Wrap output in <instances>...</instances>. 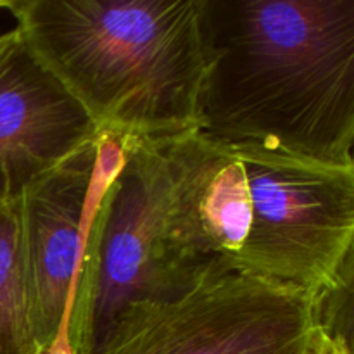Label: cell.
Returning a JSON list of instances; mask_svg holds the SVG:
<instances>
[{"instance_id": "cell-1", "label": "cell", "mask_w": 354, "mask_h": 354, "mask_svg": "<svg viewBox=\"0 0 354 354\" xmlns=\"http://www.w3.org/2000/svg\"><path fill=\"white\" fill-rule=\"evenodd\" d=\"M166 234L196 279L244 273L318 301L353 273L354 168L207 140L168 142Z\"/></svg>"}, {"instance_id": "cell-2", "label": "cell", "mask_w": 354, "mask_h": 354, "mask_svg": "<svg viewBox=\"0 0 354 354\" xmlns=\"http://www.w3.org/2000/svg\"><path fill=\"white\" fill-rule=\"evenodd\" d=\"M197 133L354 168V0H201Z\"/></svg>"}, {"instance_id": "cell-3", "label": "cell", "mask_w": 354, "mask_h": 354, "mask_svg": "<svg viewBox=\"0 0 354 354\" xmlns=\"http://www.w3.org/2000/svg\"><path fill=\"white\" fill-rule=\"evenodd\" d=\"M9 10L102 135L168 142L197 131L201 0H10Z\"/></svg>"}, {"instance_id": "cell-4", "label": "cell", "mask_w": 354, "mask_h": 354, "mask_svg": "<svg viewBox=\"0 0 354 354\" xmlns=\"http://www.w3.org/2000/svg\"><path fill=\"white\" fill-rule=\"evenodd\" d=\"M120 140L121 162L86 227L68 320L75 354H102L137 315L173 303L204 280L176 263L166 234L169 140Z\"/></svg>"}, {"instance_id": "cell-5", "label": "cell", "mask_w": 354, "mask_h": 354, "mask_svg": "<svg viewBox=\"0 0 354 354\" xmlns=\"http://www.w3.org/2000/svg\"><path fill=\"white\" fill-rule=\"evenodd\" d=\"M318 327L317 299L303 290L223 273L137 315L102 354H313Z\"/></svg>"}, {"instance_id": "cell-6", "label": "cell", "mask_w": 354, "mask_h": 354, "mask_svg": "<svg viewBox=\"0 0 354 354\" xmlns=\"http://www.w3.org/2000/svg\"><path fill=\"white\" fill-rule=\"evenodd\" d=\"M121 156L120 138L102 135L16 201L30 320L40 349L68 328L90 214Z\"/></svg>"}, {"instance_id": "cell-7", "label": "cell", "mask_w": 354, "mask_h": 354, "mask_svg": "<svg viewBox=\"0 0 354 354\" xmlns=\"http://www.w3.org/2000/svg\"><path fill=\"white\" fill-rule=\"evenodd\" d=\"M100 137L95 121L23 33H0V201L16 203Z\"/></svg>"}, {"instance_id": "cell-8", "label": "cell", "mask_w": 354, "mask_h": 354, "mask_svg": "<svg viewBox=\"0 0 354 354\" xmlns=\"http://www.w3.org/2000/svg\"><path fill=\"white\" fill-rule=\"evenodd\" d=\"M40 351L30 320L17 203L0 201V354Z\"/></svg>"}, {"instance_id": "cell-9", "label": "cell", "mask_w": 354, "mask_h": 354, "mask_svg": "<svg viewBox=\"0 0 354 354\" xmlns=\"http://www.w3.org/2000/svg\"><path fill=\"white\" fill-rule=\"evenodd\" d=\"M313 354H353L348 341L328 334L325 328L318 327L315 332Z\"/></svg>"}, {"instance_id": "cell-10", "label": "cell", "mask_w": 354, "mask_h": 354, "mask_svg": "<svg viewBox=\"0 0 354 354\" xmlns=\"http://www.w3.org/2000/svg\"><path fill=\"white\" fill-rule=\"evenodd\" d=\"M38 354H75L71 349V344H69V339H68V328L59 332L57 337L47 346V348L41 349Z\"/></svg>"}, {"instance_id": "cell-11", "label": "cell", "mask_w": 354, "mask_h": 354, "mask_svg": "<svg viewBox=\"0 0 354 354\" xmlns=\"http://www.w3.org/2000/svg\"><path fill=\"white\" fill-rule=\"evenodd\" d=\"M10 6V0H0V7H6V9H9Z\"/></svg>"}]
</instances>
